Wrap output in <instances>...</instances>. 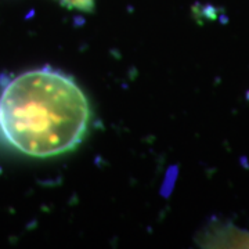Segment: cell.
<instances>
[{"mask_svg": "<svg viewBox=\"0 0 249 249\" xmlns=\"http://www.w3.org/2000/svg\"><path fill=\"white\" fill-rule=\"evenodd\" d=\"M90 124L89 101L64 73L34 70L0 93V133L19 152L49 158L72 151Z\"/></svg>", "mask_w": 249, "mask_h": 249, "instance_id": "obj_1", "label": "cell"}, {"mask_svg": "<svg viewBox=\"0 0 249 249\" xmlns=\"http://www.w3.org/2000/svg\"><path fill=\"white\" fill-rule=\"evenodd\" d=\"M60 1L70 9H78L83 11H91L93 9V0H60Z\"/></svg>", "mask_w": 249, "mask_h": 249, "instance_id": "obj_2", "label": "cell"}]
</instances>
